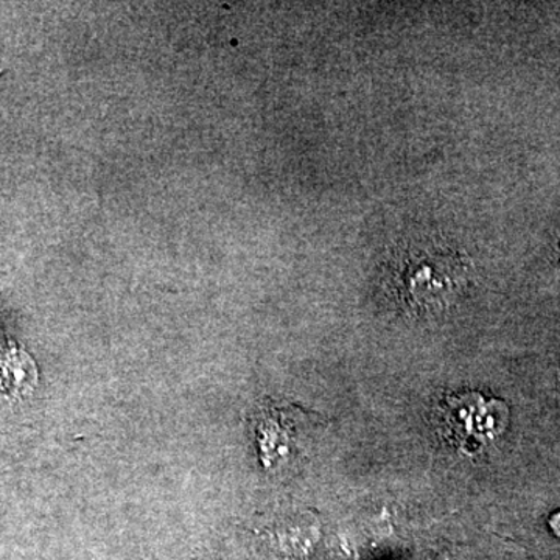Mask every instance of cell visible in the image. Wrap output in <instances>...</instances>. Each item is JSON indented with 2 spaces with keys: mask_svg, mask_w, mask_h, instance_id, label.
<instances>
[{
  "mask_svg": "<svg viewBox=\"0 0 560 560\" xmlns=\"http://www.w3.org/2000/svg\"><path fill=\"white\" fill-rule=\"evenodd\" d=\"M442 411L447 440L469 455L495 440L503 429L499 401L486 400L480 394L448 397Z\"/></svg>",
  "mask_w": 560,
  "mask_h": 560,
  "instance_id": "1",
  "label": "cell"
},
{
  "mask_svg": "<svg viewBox=\"0 0 560 560\" xmlns=\"http://www.w3.org/2000/svg\"><path fill=\"white\" fill-rule=\"evenodd\" d=\"M448 260L436 270L433 264L416 265L415 270L407 272V290L415 304L434 305L438 302L451 301L459 289L463 272L447 270Z\"/></svg>",
  "mask_w": 560,
  "mask_h": 560,
  "instance_id": "2",
  "label": "cell"
},
{
  "mask_svg": "<svg viewBox=\"0 0 560 560\" xmlns=\"http://www.w3.org/2000/svg\"><path fill=\"white\" fill-rule=\"evenodd\" d=\"M38 382L35 361L14 345L0 349V393L22 397L32 393Z\"/></svg>",
  "mask_w": 560,
  "mask_h": 560,
  "instance_id": "3",
  "label": "cell"
},
{
  "mask_svg": "<svg viewBox=\"0 0 560 560\" xmlns=\"http://www.w3.org/2000/svg\"><path fill=\"white\" fill-rule=\"evenodd\" d=\"M551 525H552V528L556 529V533L560 534V514L556 515V517L552 518Z\"/></svg>",
  "mask_w": 560,
  "mask_h": 560,
  "instance_id": "4",
  "label": "cell"
}]
</instances>
